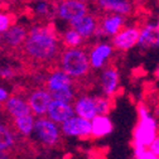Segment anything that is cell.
<instances>
[{"instance_id":"obj_1","label":"cell","mask_w":159,"mask_h":159,"mask_svg":"<svg viewBox=\"0 0 159 159\" xmlns=\"http://www.w3.org/2000/svg\"><path fill=\"white\" fill-rule=\"evenodd\" d=\"M61 38L53 24L38 23L28 32V37L16 57L25 67L49 68L51 72L57 71L58 61L62 53Z\"/></svg>"},{"instance_id":"obj_2","label":"cell","mask_w":159,"mask_h":159,"mask_svg":"<svg viewBox=\"0 0 159 159\" xmlns=\"http://www.w3.org/2000/svg\"><path fill=\"white\" fill-rule=\"evenodd\" d=\"M139 112V121L134 130V140L133 147L135 150V157L142 155L147 147H149L153 140L157 138V123L154 117L149 114V110L144 105L138 106Z\"/></svg>"},{"instance_id":"obj_3","label":"cell","mask_w":159,"mask_h":159,"mask_svg":"<svg viewBox=\"0 0 159 159\" xmlns=\"http://www.w3.org/2000/svg\"><path fill=\"white\" fill-rule=\"evenodd\" d=\"M58 67H61V71L67 76L76 80L85 78L91 68L87 52L81 48H68L62 51L58 61Z\"/></svg>"},{"instance_id":"obj_4","label":"cell","mask_w":159,"mask_h":159,"mask_svg":"<svg viewBox=\"0 0 159 159\" xmlns=\"http://www.w3.org/2000/svg\"><path fill=\"white\" fill-rule=\"evenodd\" d=\"M33 131L35 133L39 143L48 148L56 147L61 140V131H59L58 126L43 116L34 121Z\"/></svg>"},{"instance_id":"obj_5","label":"cell","mask_w":159,"mask_h":159,"mask_svg":"<svg viewBox=\"0 0 159 159\" xmlns=\"http://www.w3.org/2000/svg\"><path fill=\"white\" fill-rule=\"evenodd\" d=\"M28 32L29 29L24 25H19V24L13 25L2 35V46H0V48H4V53L9 56H16V53L25 42Z\"/></svg>"},{"instance_id":"obj_6","label":"cell","mask_w":159,"mask_h":159,"mask_svg":"<svg viewBox=\"0 0 159 159\" xmlns=\"http://www.w3.org/2000/svg\"><path fill=\"white\" fill-rule=\"evenodd\" d=\"M89 5L85 2H77V0H67V2L56 3V14L70 23L78 18H82L87 14Z\"/></svg>"},{"instance_id":"obj_7","label":"cell","mask_w":159,"mask_h":159,"mask_svg":"<svg viewBox=\"0 0 159 159\" xmlns=\"http://www.w3.org/2000/svg\"><path fill=\"white\" fill-rule=\"evenodd\" d=\"M62 133L67 136H76L81 139H87L91 136V121L73 116L62 124Z\"/></svg>"},{"instance_id":"obj_8","label":"cell","mask_w":159,"mask_h":159,"mask_svg":"<svg viewBox=\"0 0 159 159\" xmlns=\"http://www.w3.org/2000/svg\"><path fill=\"white\" fill-rule=\"evenodd\" d=\"M139 34H140V29H138L135 27L123 28L116 35H114L112 47L117 51H124V52L129 51L138 44Z\"/></svg>"},{"instance_id":"obj_9","label":"cell","mask_w":159,"mask_h":159,"mask_svg":"<svg viewBox=\"0 0 159 159\" xmlns=\"http://www.w3.org/2000/svg\"><path fill=\"white\" fill-rule=\"evenodd\" d=\"M98 23H100V18H97L93 14H86L85 16L71 22L70 27L72 30L77 32L84 39H86L93 35L95 30L98 27Z\"/></svg>"},{"instance_id":"obj_10","label":"cell","mask_w":159,"mask_h":159,"mask_svg":"<svg viewBox=\"0 0 159 159\" xmlns=\"http://www.w3.org/2000/svg\"><path fill=\"white\" fill-rule=\"evenodd\" d=\"M46 114L49 117L48 120H51L54 124L56 123L63 124L65 121L68 120V119L75 116V111H73V106L72 105L58 102V101H51Z\"/></svg>"},{"instance_id":"obj_11","label":"cell","mask_w":159,"mask_h":159,"mask_svg":"<svg viewBox=\"0 0 159 159\" xmlns=\"http://www.w3.org/2000/svg\"><path fill=\"white\" fill-rule=\"evenodd\" d=\"M52 101L49 92L46 90H35L28 97V105L30 111L37 116H43L47 112V109Z\"/></svg>"},{"instance_id":"obj_12","label":"cell","mask_w":159,"mask_h":159,"mask_svg":"<svg viewBox=\"0 0 159 159\" xmlns=\"http://www.w3.org/2000/svg\"><path fill=\"white\" fill-rule=\"evenodd\" d=\"M73 111L77 114L78 117L84 119V120L91 121L92 119L97 116L96 111V105H95V98L91 96H80L77 97V100L73 102Z\"/></svg>"},{"instance_id":"obj_13","label":"cell","mask_w":159,"mask_h":159,"mask_svg":"<svg viewBox=\"0 0 159 159\" xmlns=\"http://www.w3.org/2000/svg\"><path fill=\"white\" fill-rule=\"evenodd\" d=\"M119 81H120V77H119V72L116 67L109 66L106 70H104L100 77V84H101L102 92L105 93V97L110 98L117 91Z\"/></svg>"},{"instance_id":"obj_14","label":"cell","mask_w":159,"mask_h":159,"mask_svg":"<svg viewBox=\"0 0 159 159\" xmlns=\"http://www.w3.org/2000/svg\"><path fill=\"white\" fill-rule=\"evenodd\" d=\"M112 53V46L109 43H100L96 44L89 56V62H90V67H92L93 70H98L102 68L104 65L106 63V61L110 58Z\"/></svg>"},{"instance_id":"obj_15","label":"cell","mask_w":159,"mask_h":159,"mask_svg":"<svg viewBox=\"0 0 159 159\" xmlns=\"http://www.w3.org/2000/svg\"><path fill=\"white\" fill-rule=\"evenodd\" d=\"M96 5L101 10L109 11L111 14H119V15H128L134 11V3L126 2V0H100Z\"/></svg>"},{"instance_id":"obj_16","label":"cell","mask_w":159,"mask_h":159,"mask_svg":"<svg viewBox=\"0 0 159 159\" xmlns=\"http://www.w3.org/2000/svg\"><path fill=\"white\" fill-rule=\"evenodd\" d=\"M4 107H5L7 112L9 114V116H11L14 119L27 116V115L32 114L28 102L23 100L22 96H18V95L9 96L8 100L4 102Z\"/></svg>"},{"instance_id":"obj_17","label":"cell","mask_w":159,"mask_h":159,"mask_svg":"<svg viewBox=\"0 0 159 159\" xmlns=\"http://www.w3.org/2000/svg\"><path fill=\"white\" fill-rule=\"evenodd\" d=\"M125 18L119 14H105L102 19H100L98 27L102 30L104 35H116L124 27Z\"/></svg>"},{"instance_id":"obj_18","label":"cell","mask_w":159,"mask_h":159,"mask_svg":"<svg viewBox=\"0 0 159 159\" xmlns=\"http://www.w3.org/2000/svg\"><path fill=\"white\" fill-rule=\"evenodd\" d=\"M138 44L143 49H152L159 47V30L153 24H147L139 34Z\"/></svg>"},{"instance_id":"obj_19","label":"cell","mask_w":159,"mask_h":159,"mask_svg":"<svg viewBox=\"0 0 159 159\" xmlns=\"http://www.w3.org/2000/svg\"><path fill=\"white\" fill-rule=\"evenodd\" d=\"M72 85H73L72 78L70 76H67L65 72H62L61 70L51 72L49 77L46 80V86L48 89V92L70 89V87H72Z\"/></svg>"},{"instance_id":"obj_20","label":"cell","mask_w":159,"mask_h":159,"mask_svg":"<svg viewBox=\"0 0 159 159\" xmlns=\"http://www.w3.org/2000/svg\"><path fill=\"white\" fill-rule=\"evenodd\" d=\"M112 131V123L109 116H96L91 120V136L92 138H104Z\"/></svg>"},{"instance_id":"obj_21","label":"cell","mask_w":159,"mask_h":159,"mask_svg":"<svg viewBox=\"0 0 159 159\" xmlns=\"http://www.w3.org/2000/svg\"><path fill=\"white\" fill-rule=\"evenodd\" d=\"M13 123H14V128L19 133V135L28 138L33 133V128H34V116H33V114L18 117V119H13Z\"/></svg>"},{"instance_id":"obj_22","label":"cell","mask_w":159,"mask_h":159,"mask_svg":"<svg viewBox=\"0 0 159 159\" xmlns=\"http://www.w3.org/2000/svg\"><path fill=\"white\" fill-rule=\"evenodd\" d=\"M49 96L52 98V101H58V102L70 104V105H72L75 102V100H76L75 98V91H73L72 87L49 92Z\"/></svg>"},{"instance_id":"obj_23","label":"cell","mask_w":159,"mask_h":159,"mask_svg":"<svg viewBox=\"0 0 159 159\" xmlns=\"http://www.w3.org/2000/svg\"><path fill=\"white\" fill-rule=\"evenodd\" d=\"M61 41L62 43L67 47V48H80L84 42H85V39L80 35L77 32L72 30V29H68L61 38Z\"/></svg>"},{"instance_id":"obj_24","label":"cell","mask_w":159,"mask_h":159,"mask_svg":"<svg viewBox=\"0 0 159 159\" xmlns=\"http://www.w3.org/2000/svg\"><path fill=\"white\" fill-rule=\"evenodd\" d=\"M56 14V3H38L34 8V15L42 16V19H49Z\"/></svg>"},{"instance_id":"obj_25","label":"cell","mask_w":159,"mask_h":159,"mask_svg":"<svg viewBox=\"0 0 159 159\" xmlns=\"http://www.w3.org/2000/svg\"><path fill=\"white\" fill-rule=\"evenodd\" d=\"M16 24V15L8 10H0V32L5 33Z\"/></svg>"},{"instance_id":"obj_26","label":"cell","mask_w":159,"mask_h":159,"mask_svg":"<svg viewBox=\"0 0 159 159\" xmlns=\"http://www.w3.org/2000/svg\"><path fill=\"white\" fill-rule=\"evenodd\" d=\"M95 105H96V111L97 116H107V114L111 110V104H110V98L102 97V96H95Z\"/></svg>"},{"instance_id":"obj_27","label":"cell","mask_w":159,"mask_h":159,"mask_svg":"<svg viewBox=\"0 0 159 159\" xmlns=\"http://www.w3.org/2000/svg\"><path fill=\"white\" fill-rule=\"evenodd\" d=\"M149 149H150L149 152H150L152 154L159 157V136H157L154 140H153V143L149 145Z\"/></svg>"},{"instance_id":"obj_28","label":"cell","mask_w":159,"mask_h":159,"mask_svg":"<svg viewBox=\"0 0 159 159\" xmlns=\"http://www.w3.org/2000/svg\"><path fill=\"white\" fill-rule=\"evenodd\" d=\"M0 159H18V154L11 152H0Z\"/></svg>"},{"instance_id":"obj_29","label":"cell","mask_w":159,"mask_h":159,"mask_svg":"<svg viewBox=\"0 0 159 159\" xmlns=\"http://www.w3.org/2000/svg\"><path fill=\"white\" fill-rule=\"evenodd\" d=\"M135 159H159V157L152 154L150 152H144L142 155H139V157H135Z\"/></svg>"},{"instance_id":"obj_30","label":"cell","mask_w":159,"mask_h":159,"mask_svg":"<svg viewBox=\"0 0 159 159\" xmlns=\"http://www.w3.org/2000/svg\"><path fill=\"white\" fill-rule=\"evenodd\" d=\"M8 97H9V93L4 89L0 87V104H4L8 100Z\"/></svg>"},{"instance_id":"obj_31","label":"cell","mask_w":159,"mask_h":159,"mask_svg":"<svg viewBox=\"0 0 159 159\" xmlns=\"http://www.w3.org/2000/svg\"><path fill=\"white\" fill-rule=\"evenodd\" d=\"M155 77H157V78H159V65H158L157 71H155Z\"/></svg>"},{"instance_id":"obj_32","label":"cell","mask_w":159,"mask_h":159,"mask_svg":"<svg viewBox=\"0 0 159 159\" xmlns=\"http://www.w3.org/2000/svg\"><path fill=\"white\" fill-rule=\"evenodd\" d=\"M91 159H104V158H101V157H100V155H98V154H97V155H96V157H92V158H91Z\"/></svg>"},{"instance_id":"obj_33","label":"cell","mask_w":159,"mask_h":159,"mask_svg":"<svg viewBox=\"0 0 159 159\" xmlns=\"http://www.w3.org/2000/svg\"><path fill=\"white\" fill-rule=\"evenodd\" d=\"M157 28H158V30H159V20H158V23H157V25H155Z\"/></svg>"},{"instance_id":"obj_34","label":"cell","mask_w":159,"mask_h":159,"mask_svg":"<svg viewBox=\"0 0 159 159\" xmlns=\"http://www.w3.org/2000/svg\"><path fill=\"white\" fill-rule=\"evenodd\" d=\"M0 46H2V35H0Z\"/></svg>"}]
</instances>
